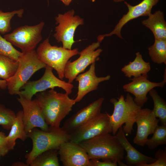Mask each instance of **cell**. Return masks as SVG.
<instances>
[{
	"instance_id": "cell-1",
	"label": "cell",
	"mask_w": 166,
	"mask_h": 166,
	"mask_svg": "<svg viewBox=\"0 0 166 166\" xmlns=\"http://www.w3.org/2000/svg\"><path fill=\"white\" fill-rule=\"evenodd\" d=\"M35 95V100L49 126L59 127L62 121L69 114L76 103L66 93H58L54 89Z\"/></svg>"
},
{
	"instance_id": "cell-2",
	"label": "cell",
	"mask_w": 166,
	"mask_h": 166,
	"mask_svg": "<svg viewBox=\"0 0 166 166\" xmlns=\"http://www.w3.org/2000/svg\"><path fill=\"white\" fill-rule=\"evenodd\" d=\"M79 144L90 159L110 160L118 163L124 158V149L116 136L110 133L101 135Z\"/></svg>"
},
{
	"instance_id": "cell-3",
	"label": "cell",
	"mask_w": 166,
	"mask_h": 166,
	"mask_svg": "<svg viewBox=\"0 0 166 166\" xmlns=\"http://www.w3.org/2000/svg\"><path fill=\"white\" fill-rule=\"evenodd\" d=\"M49 126L48 131L35 128L27 134L33 144L31 150L25 156L26 163L28 165L41 153L51 149L58 150L62 143L69 141L70 135L63 131L61 128Z\"/></svg>"
},
{
	"instance_id": "cell-4",
	"label": "cell",
	"mask_w": 166,
	"mask_h": 166,
	"mask_svg": "<svg viewBox=\"0 0 166 166\" xmlns=\"http://www.w3.org/2000/svg\"><path fill=\"white\" fill-rule=\"evenodd\" d=\"M110 102L114 106L113 113L110 115L113 135H115L124 123L125 124L122 127L124 132L131 133L133 130L137 114L141 107L136 104L128 93L125 99L123 95H121L117 100L114 98H111Z\"/></svg>"
},
{
	"instance_id": "cell-5",
	"label": "cell",
	"mask_w": 166,
	"mask_h": 166,
	"mask_svg": "<svg viewBox=\"0 0 166 166\" xmlns=\"http://www.w3.org/2000/svg\"><path fill=\"white\" fill-rule=\"evenodd\" d=\"M18 61L16 72L6 80L7 88L11 95L17 94L22 87L36 72L45 68L46 65L40 59L35 50L23 53Z\"/></svg>"
},
{
	"instance_id": "cell-6",
	"label": "cell",
	"mask_w": 166,
	"mask_h": 166,
	"mask_svg": "<svg viewBox=\"0 0 166 166\" xmlns=\"http://www.w3.org/2000/svg\"><path fill=\"white\" fill-rule=\"evenodd\" d=\"M36 52L41 61L56 71L59 79L63 80L66 65L69 59L79 54L77 48L68 49L62 47L52 45L49 38L40 44Z\"/></svg>"
},
{
	"instance_id": "cell-7",
	"label": "cell",
	"mask_w": 166,
	"mask_h": 166,
	"mask_svg": "<svg viewBox=\"0 0 166 166\" xmlns=\"http://www.w3.org/2000/svg\"><path fill=\"white\" fill-rule=\"evenodd\" d=\"M44 73L39 79L28 81L21 88L18 94L24 98L31 100L33 96L38 93L49 89L58 87L64 89L68 95L71 93L73 85L57 77L53 72V69L46 65Z\"/></svg>"
},
{
	"instance_id": "cell-8",
	"label": "cell",
	"mask_w": 166,
	"mask_h": 166,
	"mask_svg": "<svg viewBox=\"0 0 166 166\" xmlns=\"http://www.w3.org/2000/svg\"><path fill=\"white\" fill-rule=\"evenodd\" d=\"M44 25L42 22L34 26H21L5 35L4 38L20 49L22 53L35 50L42 39L41 33Z\"/></svg>"
},
{
	"instance_id": "cell-9",
	"label": "cell",
	"mask_w": 166,
	"mask_h": 166,
	"mask_svg": "<svg viewBox=\"0 0 166 166\" xmlns=\"http://www.w3.org/2000/svg\"><path fill=\"white\" fill-rule=\"evenodd\" d=\"M74 13L72 9L63 14H58L55 18L58 25L55 27L53 36L58 42H62L63 48L70 50L75 42L74 37L77 28L84 23V19L74 15Z\"/></svg>"
},
{
	"instance_id": "cell-10",
	"label": "cell",
	"mask_w": 166,
	"mask_h": 166,
	"mask_svg": "<svg viewBox=\"0 0 166 166\" xmlns=\"http://www.w3.org/2000/svg\"><path fill=\"white\" fill-rule=\"evenodd\" d=\"M110 115L101 113L83 126L69 134V141L79 144L101 135L112 132Z\"/></svg>"
},
{
	"instance_id": "cell-11",
	"label": "cell",
	"mask_w": 166,
	"mask_h": 166,
	"mask_svg": "<svg viewBox=\"0 0 166 166\" xmlns=\"http://www.w3.org/2000/svg\"><path fill=\"white\" fill-rule=\"evenodd\" d=\"M100 44L98 42L92 43L79 53L80 56L77 59L73 61H68L65 68L64 77L68 80V82L72 83L78 75L95 63L102 51L101 49L96 50L100 46Z\"/></svg>"
},
{
	"instance_id": "cell-12",
	"label": "cell",
	"mask_w": 166,
	"mask_h": 166,
	"mask_svg": "<svg viewBox=\"0 0 166 166\" xmlns=\"http://www.w3.org/2000/svg\"><path fill=\"white\" fill-rule=\"evenodd\" d=\"M159 0H143L138 4L132 6L126 1L124 4L128 7L127 13L124 14L119 20L113 30L109 34L101 35L97 37L98 42L101 43L105 37H110L116 34L122 39L121 34V29L123 26L131 20L141 16H148L151 14L153 7L156 5Z\"/></svg>"
},
{
	"instance_id": "cell-13",
	"label": "cell",
	"mask_w": 166,
	"mask_h": 166,
	"mask_svg": "<svg viewBox=\"0 0 166 166\" xmlns=\"http://www.w3.org/2000/svg\"><path fill=\"white\" fill-rule=\"evenodd\" d=\"M104 100L100 98L77 111L65 121L61 129L69 134L87 123L101 113Z\"/></svg>"
},
{
	"instance_id": "cell-14",
	"label": "cell",
	"mask_w": 166,
	"mask_h": 166,
	"mask_svg": "<svg viewBox=\"0 0 166 166\" xmlns=\"http://www.w3.org/2000/svg\"><path fill=\"white\" fill-rule=\"evenodd\" d=\"M17 99L22 107L23 121L27 134L35 128L48 131L49 126L46 123L36 100H28L21 96Z\"/></svg>"
},
{
	"instance_id": "cell-15",
	"label": "cell",
	"mask_w": 166,
	"mask_h": 166,
	"mask_svg": "<svg viewBox=\"0 0 166 166\" xmlns=\"http://www.w3.org/2000/svg\"><path fill=\"white\" fill-rule=\"evenodd\" d=\"M159 121L152 110L141 108L136 117L135 122L137 129L136 135L133 139V143L142 147L145 145L148 136L153 133Z\"/></svg>"
},
{
	"instance_id": "cell-16",
	"label": "cell",
	"mask_w": 166,
	"mask_h": 166,
	"mask_svg": "<svg viewBox=\"0 0 166 166\" xmlns=\"http://www.w3.org/2000/svg\"><path fill=\"white\" fill-rule=\"evenodd\" d=\"M64 166H91L90 158L79 144L70 141L62 143L58 150Z\"/></svg>"
},
{
	"instance_id": "cell-17",
	"label": "cell",
	"mask_w": 166,
	"mask_h": 166,
	"mask_svg": "<svg viewBox=\"0 0 166 166\" xmlns=\"http://www.w3.org/2000/svg\"><path fill=\"white\" fill-rule=\"evenodd\" d=\"M147 74L142 75L137 77L130 78L132 81L123 86L124 90L134 95L133 100L136 104L141 107L148 100L147 93L156 87L163 88L166 81L163 80L160 82H154L148 80Z\"/></svg>"
},
{
	"instance_id": "cell-18",
	"label": "cell",
	"mask_w": 166,
	"mask_h": 166,
	"mask_svg": "<svg viewBox=\"0 0 166 166\" xmlns=\"http://www.w3.org/2000/svg\"><path fill=\"white\" fill-rule=\"evenodd\" d=\"M110 78L109 75L97 77L95 73V63L91 65L88 70L78 75L75 79L78 82L77 96L74 99L76 102L80 101L89 92L97 90L101 82L108 81Z\"/></svg>"
},
{
	"instance_id": "cell-19",
	"label": "cell",
	"mask_w": 166,
	"mask_h": 166,
	"mask_svg": "<svg viewBox=\"0 0 166 166\" xmlns=\"http://www.w3.org/2000/svg\"><path fill=\"white\" fill-rule=\"evenodd\" d=\"M117 132L115 135L126 152L125 159L128 166H140L143 164H150L155 161V158L142 154L132 146L126 138L122 126Z\"/></svg>"
},
{
	"instance_id": "cell-20",
	"label": "cell",
	"mask_w": 166,
	"mask_h": 166,
	"mask_svg": "<svg viewBox=\"0 0 166 166\" xmlns=\"http://www.w3.org/2000/svg\"><path fill=\"white\" fill-rule=\"evenodd\" d=\"M148 17L142 21V24L152 31L155 39L166 40V22L163 12L158 10Z\"/></svg>"
},
{
	"instance_id": "cell-21",
	"label": "cell",
	"mask_w": 166,
	"mask_h": 166,
	"mask_svg": "<svg viewBox=\"0 0 166 166\" xmlns=\"http://www.w3.org/2000/svg\"><path fill=\"white\" fill-rule=\"evenodd\" d=\"M135 54L136 56L134 61L125 65L121 69L125 77L129 78L132 77H137L147 74L151 70L150 63L146 62L143 60L140 52H137Z\"/></svg>"
},
{
	"instance_id": "cell-22",
	"label": "cell",
	"mask_w": 166,
	"mask_h": 166,
	"mask_svg": "<svg viewBox=\"0 0 166 166\" xmlns=\"http://www.w3.org/2000/svg\"><path fill=\"white\" fill-rule=\"evenodd\" d=\"M22 110L16 114V117L12 125L9 134L6 136V141L10 150L14 149L16 140L20 139L24 141L28 137L25 130L22 118Z\"/></svg>"
},
{
	"instance_id": "cell-23",
	"label": "cell",
	"mask_w": 166,
	"mask_h": 166,
	"mask_svg": "<svg viewBox=\"0 0 166 166\" xmlns=\"http://www.w3.org/2000/svg\"><path fill=\"white\" fill-rule=\"evenodd\" d=\"M58 150L51 149L37 156L30 163V166H59Z\"/></svg>"
},
{
	"instance_id": "cell-24",
	"label": "cell",
	"mask_w": 166,
	"mask_h": 166,
	"mask_svg": "<svg viewBox=\"0 0 166 166\" xmlns=\"http://www.w3.org/2000/svg\"><path fill=\"white\" fill-rule=\"evenodd\" d=\"M148 49L152 61L158 64H166V40L155 39Z\"/></svg>"
},
{
	"instance_id": "cell-25",
	"label": "cell",
	"mask_w": 166,
	"mask_h": 166,
	"mask_svg": "<svg viewBox=\"0 0 166 166\" xmlns=\"http://www.w3.org/2000/svg\"><path fill=\"white\" fill-rule=\"evenodd\" d=\"M153 100L154 108L152 110L156 117L158 118L161 124H166V102L154 88L149 92Z\"/></svg>"
},
{
	"instance_id": "cell-26",
	"label": "cell",
	"mask_w": 166,
	"mask_h": 166,
	"mask_svg": "<svg viewBox=\"0 0 166 166\" xmlns=\"http://www.w3.org/2000/svg\"><path fill=\"white\" fill-rule=\"evenodd\" d=\"M18 65V61L0 55V78L7 80L15 74Z\"/></svg>"
},
{
	"instance_id": "cell-27",
	"label": "cell",
	"mask_w": 166,
	"mask_h": 166,
	"mask_svg": "<svg viewBox=\"0 0 166 166\" xmlns=\"http://www.w3.org/2000/svg\"><path fill=\"white\" fill-rule=\"evenodd\" d=\"M153 134L145 143L149 149L153 150L159 145L166 144V124L158 125Z\"/></svg>"
},
{
	"instance_id": "cell-28",
	"label": "cell",
	"mask_w": 166,
	"mask_h": 166,
	"mask_svg": "<svg viewBox=\"0 0 166 166\" xmlns=\"http://www.w3.org/2000/svg\"><path fill=\"white\" fill-rule=\"evenodd\" d=\"M24 12L23 9L7 12L0 10V33L4 34L9 32L11 29V19L15 15L20 18L22 17Z\"/></svg>"
},
{
	"instance_id": "cell-29",
	"label": "cell",
	"mask_w": 166,
	"mask_h": 166,
	"mask_svg": "<svg viewBox=\"0 0 166 166\" xmlns=\"http://www.w3.org/2000/svg\"><path fill=\"white\" fill-rule=\"evenodd\" d=\"M22 54V52L15 48L11 43L0 34V55L18 61Z\"/></svg>"
},
{
	"instance_id": "cell-30",
	"label": "cell",
	"mask_w": 166,
	"mask_h": 166,
	"mask_svg": "<svg viewBox=\"0 0 166 166\" xmlns=\"http://www.w3.org/2000/svg\"><path fill=\"white\" fill-rule=\"evenodd\" d=\"M16 117L14 111L0 105V125L3 128L10 130Z\"/></svg>"
},
{
	"instance_id": "cell-31",
	"label": "cell",
	"mask_w": 166,
	"mask_h": 166,
	"mask_svg": "<svg viewBox=\"0 0 166 166\" xmlns=\"http://www.w3.org/2000/svg\"><path fill=\"white\" fill-rule=\"evenodd\" d=\"M155 161L150 164H144L140 166H166V150L159 149L155 155Z\"/></svg>"
},
{
	"instance_id": "cell-32",
	"label": "cell",
	"mask_w": 166,
	"mask_h": 166,
	"mask_svg": "<svg viewBox=\"0 0 166 166\" xmlns=\"http://www.w3.org/2000/svg\"><path fill=\"white\" fill-rule=\"evenodd\" d=\"M5 133L0 132V156H3L6 155L10 151L6 141Z\"/></svg>"
},
{
	"instance_id": "cell-33",
	"label": "cell",
	"mask_w": 166,
	"mask_h": 166,
	"mask_svg": "<svg viewBox=\"0 0 166 166\" xmlns=\"http://www.w3.org/2000/svg\"><path fill=\"white\" fill-rule=\"evenodd\" d=\"M100 161L96 159H90L91 166H117V162H113L110 160H102Z\"/></svg>"
},
{
	"instance_id": "cell-34",
	"label": "cell",
	"mask_w": 166,
	"mask_h": 166,
	"mask_svg": "<svg viewBox=\"0 0 166 166\" xmlns=\"http://www.w3.org/2000/svg\"><path fill=\"white\" fill-rule=\"evenodd\" d=\"M0 88L3 89L7 88V84L6 80L0 79Z\"/></svg>"
},
{
	"instance_id": "cell-35",
	"label": "cell",
	"mask_w": 166,
	"mask_h": 166,
	"mask_svg": "<svg viewBox=\"0 0 166 166\" xmlns=\"http://www.w3.org/2000/svg\"><path fill=\"white\" fill-rule=\"evenodd\" d=\"M12 166H28V165L26 163L25 164L21 162H17L13 163Z\"/></svg>"
},
{
	"instance_id": "cell-36",
	"label": "cell",
	"mask_w": 166,
	"mask_h": 166,
	"mask_svg": "<svg viewBox=\"0 0 166 166\" xmlns=\"http://www.w3.org/2000/svg\"><path fill=\"white\" fill-rule=\"evenodd\" d=\"M66 6H69L72 0H59Z\"/></svg>"
},
{
	"instance_id": "cell-37",
	"label": "cell",
	"mask_w": 166,
	"mask_h": 166,
	"mask_svg": "<svg viewBox=\"0 0 166 166\" xmlns=\"http://www.w3.org/2000/svg\"><path fill=\"white\" fill-rule=\"evenodd\" d=\"M117 165L119 166H128V165H126L125 164H124V163H123L122 161H121L120 162L117 163Z\"/></svg>"
},
{
	"instance_id": "cell-38",
	"label": "cell",
	"mask_w": 166,
	"mask_h": 166,
	"mask_svg": "<svg viewBox=\"0 0 166 166\" xmlns=\"http://www.w3.org/2000/svg\"><path fill=\"white\" fill-rule=\"evenodd\" d=\"M115 2H119L124 1L125 0H113Z\"/></svg>"
},
{
	"instance_id": "cell-39",
	"label": "cell",
	"mask_w": 166,
	"mask_h": 166,
	"mask_svg": "<svg viewBox=\"0 0 166 166\" xmlns=\"http://www.w3.org/2000/svg\"><path fill=\"white\" fill-rule=\"evenodd\" d=\"M90 0L91 1L93 2H94L95 1V0Z\"/></svg>"
}]
</instances>
